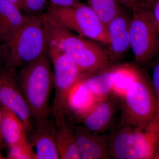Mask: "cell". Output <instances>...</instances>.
Returning a JSON list of instances; mask_svg holds the SVG:
<instances>
[{
    "instance_id": "8",
    "label": "cell",
    "mask_w": 159,
    "mask_h": 159,
    "mask_svg": "<svg viewBox=\"0 0 159 159\" xmlns=\"http://www.w3.org/2000/svg\"><path fill=\"white\" fill-rule=\"evenodd\" d=\"M0 105L19 117L27 134L33 131L31 112L21 89L15 68L6 64L0 66Z\"/></svg>"
},
{
    "instance_id": "19",
    "label": "cell",
    "mask_w": 159,
    "mask_h": 159,
    "mask_svg": "<svg viewBox=\"0 0 159 159\" xmlns=\"http://www.w3.org/2000/svg\"><path fill=\"white\" fill-rule=\"evenodd\" d=\"M54 130L33 131L28 133L29 142L33 147L35 159H60Z\"/></svg>"
},
{
    "instance_id": "7",
    "label": "cell",
    "mask_w": 159,
    "mask_h": 159,
    "mask_svg": "<svg viewBox=\"0 0 159 159\" xmlns=\"http://www.w3.org/2000/svg\"><path fill=\"white\" fill-rule=\"evenodd\" d=\"M48 51L54 69L55 94L51 113L54 121L66 116L69 94L74 86L84 77L76 64L53 43L49 42Z\"/></svg>"
},
{
    "instance_id": "12",
    "label": "cell",
    "mask_w": 159,
    "mask_h": 159,
    "mask_svg": "<svg viewBox=\"0 0 159 159\" xmlns=\"http://www.w3.org/2000/svg\"><path fill=\"white\" fill-rule=\"evenodd\" d=\"M134 127L119 121L108 131L109 150L115 159H137L134 148Z\"/></svg>"
},
{
    "instance_id": "31",
    "label": "cell",
    "mask_w": 159,
    "mask_h": 159,
    "mask_svg": "<svg viewBox=\"0 0 159 159\" xmlns=\"http://www.w3.org/2000/svg\"><path fill=\"white\" fill-rule=\"evenodd\" d=\"M11 3H13L15 5H16L20 8L21 10L22 9V0H7Z\"/></svg>"
},
{
    "instance_id": "13",
    "label": "cell",
    "mask_w": 159,
    "mask_h": 159,
    "mask_svg": "<svg viewBox=\"0 0 159 159\" xmlns=\"http://www.w3.org/2000/svg\"><path fill=\"white\" fill-rule=\"evenodd\" d=\"M122 64L111 63L105 68L82 80L97 101L106 99L113 89L115 80Z\"/></svg>"
},
{
    "instance_id": "24",
    "label": "cell",
    "mask_w": 159,
    "mask_h": 159,
    "mask_svg": "<svg viewBox=\"0 0 159 159\" xmlns=\"http://www.w3.org/2000/svg\"><path fill=\"white\" fill-rule=\"evenodd\" d=\"M158 0H134L131 10H141L151 11Z\"/></svg>"
},
{
    "instance_id": "32",
    "label": "cell",
    "mask_w": 159,
    "mask_h": 159,
    "mask_svg": "<svg viewBox=\"0 0 159 159\" xmlns=\"http://www.w3.org/2000/svg\"><path fill=\"white\" fill-rule=\"evenodd\" d=\"M6 159L5 157H4L2 154H0V159Z\"/></svg>"
},
{
    "instance_id": "22",
    "label": "cell",
    "mask_w": 159,
    "mask_h": 159,
    "mask_svg": "<svg viewBox=\"0 0 159 159\" xmlns=\"http://www.w3.org/2000/svg\"><path fill=\"white\" fill-rule=\"evenodd\" d=\"M150 79L155 98L156 105L155 118L159 123V59L152 66Z\"/></svg>"
},
{
    "instance_id": "18",
    "label": "cell",
    "mask_w": 159,
    "mask_h": 159,
    "mask_svg": "<svg viewBox=\"0 0 159 159\" xmlns=\"http://www.w3.org/2000/svg\"><path fill=\"white\" fill-rule=\"evenodd\" d=\"M98 102L82 80L74 86L69 94L66 114L70 111L79 120Z\"/></svg>"
},
{
    "instance_id": "10",
    "label": "cell",
    "mask_w": 159,
    "mask_h": 159,
    "mask_svg": "<svg viewBox=\"0 0 159 159\" xmlns=\"http://www.w3.org/2000/svg\"><path fill=\"white\" fill-rule=\"evenodd\" d=\"M131 16L122 9L107 25L110 48L106 53L111 63L116 64L130 49L129 28Z\"/></svg>"
},
{
    "instance_id": "6",
    "label": "cell",
    "mask_w": 159,
    "mask_h": 159,
    "mask_svg": "<svg viewBox=\"0 0 159 159\" xmlns=\"http://www.w3.org/2000/svg\"><path fill=\"white\" fill-rule=\"evenodd\" d=\"M130 49L138 66L148 64L159 55V26L151 11L132 9Z\"/></svg>"
},
{
    "instance_id": "1",
    "label": "cell",
    "mask_w": 159,
    "mask_h": 159,
    "mask_svg": "<svg viewBox=\"0 0 159 159\" xmlns=\"http://www.w3.org/2000/svg\"><path fill=\"white\" fill-rule=\"evenodd\" d=\"M18 78L31 112L34 130H54L49 105L54 76L46 55L27 65L21 70Z\"/></svg>"
},
{
    "instance_id": "21",
    "label": "cell",
    "mask_w": 159,
    "mask_h": 159,
    "mask_svg": "<svg viewBox=\"0 0 159 159\" xmlns=\"http://www.w3.org/2000/svg\"><path fill=\"white\" fill-rule=\"evenodd\" d=\"M8 148L6 159H35L34 149L28 139Z\"/></svg>"
},
{
    "instance_id": "23",
    "label": "cell",
    "mask_w": 159,
    "mask_h": 159,
    "mask_svg": "<svg viewBox=\"0 0 159 159\" xmlns=\"http://www.w3.org/2000/svg\"><path fill=\"white\" fill-rule=\"evenodd\" d=\"M47 0H22V9L29 15H40L45 8Z\"/></svg>"
},
{
    "instance_id": "4",
    "label": "cell",
    "mask_w": 159,
    "mask_h": 159,
    "mask_svg": "<svg viewBox=\"0 0 159 159\" xmlns=\"http://www.w3.org/2000/svg\"><path fill=\"white\" fill-rule=\"evenodd\" d=\"M120 99L121 122L134 127H145L155 117V98L150 78L138 66L135 78Z\"/></svg>"
},
{
    "instance_id": "9",
    "label": "cell",
    "mask_w": 159,
    "mask_h": 159,
    "mask_svg": "<svg viewBox=\"0 0 159 159\" xmlns=\"http://www.w3.org/2000/svg\"><path fill=\"white\" fill-rule=\"evenodd\" d=\"M120 109V97L112 91L107 98L97 102L79 121L92 131L103 134L115 124L116 116Z\"/></svg>"
},
{
    "instance_id": "20",
    "label": "cell",
    "mask_w": 159,
    "mask_h": 159,
    "mask_svg": "<svg viewBox=\"0 0 159 159\" xmlns=\"http://www.w3.org/2000/svg\"><path fill=\"white\" fill-rule=\"evenodd\" d=\"M89 6L107 25L122 8L117 0H87Z\"/></svg>"
},
{
    "instance_id": "29",
    "label": "cell",
    "mask_w": 159,
    "mask_h": 159,
    "mask_svg": "<svg viewBox=\"0 0 159 159\" xmlns=\"http://www.w3.org/2000/svg\"><path fill=\"white\" fill-rule=\"evenodd\" d=\"M152 159H159V134L155 145Z\"/></svg>"
},
{
    "instance_id": "28",
    "label": "cell",
    "mask_w": 159,
    "mask_h": 159,
    "mask_svg": "<svg viewBox=\"0 0 159 159\" xmlns=\"http://www.w3.org/2000/svg\"><path fill=\"white\" fill-rule=\"evenodd\" d=\"M152 12L159 26V0L155 4Z\"/></svg>"
},
{
    "instance_id": "30",
    "label": "cell",
    "mask_w": 159,
    "mask_h": 159,
    "mask_svg": "<svg viewBox=\"0 0 159 159\" xmlns=\"http://www.w3.org/2000/svg\"><path fill=\"white\" fill-rule=\"evenodd\" d=\"M120 6L123 7L130 9L134 0H117Z\"/></svg>"
},
{
    "instance_id": "26",
    "label": "cell",
    "mask_w": 159,
    "mask_h": 159,
    "mask_svg": "<svg viewBox=\"0 0 159 159\" xmlns=\"http://www.w3.org/2000/svg\"><path fill=\"white\" fill-rule=\"evenodd\" d=\"M6 57V46L0 43V66L5 64Z\"/></svg>"
},
{
    "instance_id": "11",
    "label": "cell",
    "mask_w": 159,
    "mask_h": 159,
    "mask_svg": "<svg viewBox=\"0 0 159 159\" xmlns=\"http://www.w3.org/2000/svg\"><path fill=\"white\" fill-rule=\"evenodd\" d=\"M80 159H111L107 135L93 132L81 125L75 126Z\"/></svg>"
},
{
    "instance_id": "25",
    "label": "cell",
    "mask_w": 159,
    "mask_h": 159,
    "mask_svg": "<svg viewBox=\"0 0 159 159\" xmlns=\"http://www.w3.org/2000/svg\"><path fill=\"white\" fill-rule=\"evenodd\" d=\"M52 6L60 7H71L80 2L79 0H50Z\"/></svg>"
},
{
    "instance_id": "3",
    "label": "cell",
    "mask_w": 159,
    "mask_h": 159,
    "mask_svg": "<svg viewBox=\"0 0 159 159\" xmlns=\"http://www.w3.org/2000/svg\"><path fill=\"white\" fill-rule=\"evenodd\" d=\"M5 45V64L13 67L29 64L45 56L48 37L39 15H28L23 26Z\"/></svg>"
},
{
    "instance_id": "5",
    "label": "cell",
    "mask_w": 159,
    "mask_h": 159,
    "mask_svg": "<svg viewBox=\"0 0 159 159\" xmlns=\"http://www.w3.org/2000/svg\"><path fill=\"white\" fill-rule=\"evenodd\" d=\"M47 12L57 22L80 37L109 44L106 25L89 5L81 2L67 7L50 5Z\"/></svg>"
},
{
    "instance_id": "14",
    "label": "cell",
    "mask_w": 159,
    "mask_h": 159,
    "mask_svg": "<svg viewBox=\"0 0 159 159\" xmlns=\"http://www.w3.org/2000/svg\"><path fill=\"white\" fill-rule=\"evenodd\" d=\"M16 5L7 0H0V43L9 42L25 22L28 15L23 14Z\"/></svg>"
},
{
    "instance_id": "15",
    "label": "cell",
    "mask_w": 159,
    "mask_h": 159,
    "mask_svg": "<svg viewBox=\"0 0 159 159\" xmlns=\"http://www.w3.org/2000/svg\"><path fill=\"white\" fill-rule=\"evenodd\" d=\"M74 128L66 116L55 122L54 135L60 159H80Z\"/></svg>"
},
{
    "instance_id": "27",
    "label": "cell",
    "mask_w": 159,
    "mask_h": 159,
    "mask_svg": "<svg viewBox=\"0 0 159 159\" xmlns=\"http://www.w3.org/2000/svg\"><path fill=\"white\" fill-rule=\"evenodd\" d=\"M2 108L0 105V154H2V150L4 146V142L3 141L2 132Z\"/></svg>"
},
{
    "instance_id": "16",
    "label": "cell",
    "mask_w": 159,
    "mask_h": 159,
    "mask_svg": "<svg viewBox=\"0 0 159 159\" xmlns=\"http://www.w3.org/2000/svg\"><path fill=\"white\" fill-rule=\"evenodd\" d=\"M159 134V123L155 117L145 127H134V148L137 159H152Z\"/></svg>"
},
{
    "instance_id": "17",
    "label": "cell",
    "mask_w": 159,
    "mask_h": 159,
    "mask_svg": "<svg viewBox=\"0 0 159 159\" xmlns=\"http://www.w3.org/2000/svg\"><path fill=\"white\" fill-rule=\"evenodd\" d=\"M2 108V132L4 145L8 148L28 140L22 121L10 110Z\"/></svg>"
},
{
    "instance_id": "2",
    "label": "cell",
    "mask_w": 159,
    "mask_h": 159,
    "mask_svg": "<svg viewBox=\"0 0 159 159\" xmlns=\"http://www.w3.org/2000/svg\"><path fill=\"white\" fill-rule=\"evenodd\" d=\"M39 16L47 29L49 42L69 56L79 68L84 78L111 64L106 52L97 45L75 35L57 22L48 12Z\"/></svg>"
}]
</instances>
